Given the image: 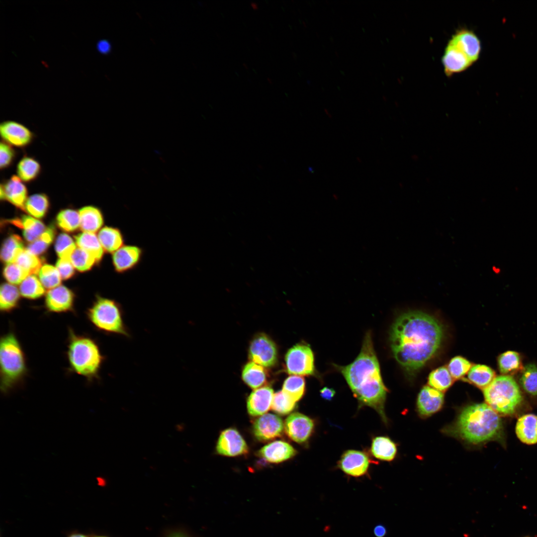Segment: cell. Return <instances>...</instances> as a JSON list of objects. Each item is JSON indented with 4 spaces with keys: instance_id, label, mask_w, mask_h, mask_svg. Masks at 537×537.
<instances>
[{
    "instance_id": "cell-1",
    "label": "cell",
    "mask_w": 537,
    "mask_h": 537,
    "mask_svg": "<svg viewBox=\"0 0 537 537\" xmlns=\"http://www.w3.org/2000/svg\"><path fill=\"white\" fill-rule=\"evenodd\" d=\"M443 330L433 317L420 311L405 313L397 318L390 333L392 351L397 361L409 373L423 367L436 354Z\"/></svg>"
},
{
    "instance_id": "cell-18",
    "label": "cell",
    "mask_w": 537,
    "mask_h": 537,
    "mask_svg": "<svg viewBox=\"0 0 537 537\" xmlns=\"http://www.w3.org/2000/svg\"><path fill=\"white\" fill-rule=\"evenodd\" d=\"M448 43L459 49L472 63L478 59L481 51L480 42L473 32L461 29L452 36Z\"/></svg>"
},
{
    "instance_id": "cell-45",
    "label": "cell",
    "mask_w": 537,
    "mask_h": 537,
    "mask_svg": "<svg viewBox=\"0 0 537 537\" xmlns=\"http://www.w3.org/2000/svg\"><path fill=\"white\" fill-rule=\"evenodd\" d=\"M70 261L74 267L80 271L90 269L96 262L93 256L79 247L77 248L72 255Z\"/></svg>"
},
{
    "instance_id": "cell-30",
    "label": "cell",
    "mask_w": 537,
    "mask_h": 537,
    "mask_svg": "<svg viewBox=\"0 0 537 537\" xmlns=\"http://www.w3.org/2000/svg\"><path fill=\"white\" fill-rule=\"evenodd\" d=\"M467 374L469 382L483 390L496 377L495 373L491 368L479 364L472 366Z\"/></svg>"
},
{
    "instance_id": "cell-7",
    "label": "cell",
    "mask_w": 537,
    "mask_h": 537,
    "mask_svg": "<svg viewBox=\"0 0 537 537\" xmlns=\"http://www.w3.org/2000/svg\"><path fill=\"white\" fill-rule=\"evenodd\" d=\"M483 394L486 403L498 414L503 415L513 414L523 399L516 380L507 375L496 377L483 389Z\"/></svg>"
},
{
    "instance_id": "cell-24",
    "label": "cell",
    "mask_w": 537,
    "mask_h": 537,
    "mask_svg": "<svg viewBox=\"0 0 537 537\" xmlns=\"http://www.w3.org/2000/svg\"><path fill=\"white\" fill-rule=\"evenodd\" d=\"M80 228L83 232L95 233L103 224V217L100 210L92 206H85L79 211Z\"/></svg>"
},
{
    "instance_id": "cell-52",
    "label": "cell",
    "mask_w": 537,
    "mask_h": 537,
    "mask_svg": "<svg viewBox=\"0 0 537 537\" xmlns=\"http://www.w3.org/2000/svg\"><path fill=\"white\" fill-rule=\"evenodd\" d=\"M97 49L102 54H107L111 50V45L106 40H99L97 43Z\"/></svg>"
},
{
    "instance_id": "cell-25",
    "label": "cell",
    "mask_w": 537,
    "mask_h": 537,
    "mask_svg": "<svg viewBox=\"0 0 537 537\" xmlns=\"http://www.w3.org/2000/svg\"><path fill=\"white\" fill-rule=\"evenodd\" d=\"M97 237L104 251L107 253L113 254L125 245L124 235L116 227L102 228L99 231Z\"/></svg>"
},
{
    "instance_id": "cell-32",
    "label": "cell",
    "mask_w": 537,
    "mask_h": 537,
    "mask_svg": "<svg viewBox=\"0 0 537 537\" xmlns=\"http://www.w3.org/2000/svg\"><path fill=\"white\" fill-rule=\"evenodd\" d=\"M41 170V165L36 160L31 157L24 156L17 165V176L23 182H29L39 176Z\"/></svg>"
},
{
    "instance_id": "cell-29",
    "label": "cell",
    "mask_w": 537,
    "mask_h": 537,
    "mask_svg": "<svg viewBox=\"0 0 537 537\" xmlns=\"http://www.w3.org/2000/svg\"><path fill=\"white\" fill-rule=\"evenodd\" d=\"M25 250L23 242L17 235L13 234L3 242L0 252L1 260L6 264L14 263Z\"/></svg>"
},
{
    "instance_id": "cell-9",
    "label": "cell",
    "mask_w": 537,
    "mask_h": 537,
    "mask_svg": "<svg viewBox=\"0 0 537 537\" xmlns=\"http://www.w3.org/2000/svg\"><path fill=\"white\" fill-rule=\"evenodd\" d=\"M251 361L262 366L270 367L277 362V352L274 342L266 335H257L252 340L249 349Z\"/></svg>"
},
{
    "instance_id": "cell-35",
    "label": "cell",
    "mask_w": 537,
    "mask_h": 537,
    "mask_svg": "<svg viewBox=\"0 0 537 537\" xmlns=\"http://www.w3.org/2000/svg\"><path fill=\"white\" fill-rule=\"evenodd\" d=\"M49 206L48 196L44 193H37L27 198L25 211L35 218H41L46 214Z\"/></svg>"
},
{
    "instance_id": "cell-13",
    "label": "cell",
    "mask_w": 537,
    "mask_h": 537,
    "mask_svg": "<svg viewBox=\"0 0 537 537\" xmlns=\"http://www.w3.org/2000/svg\"><path fill=\"white\" fill-rule=\"evenodd\" d=\"M143 252L142 248L136 245H123L112 255L115 271L124 273L135 269L142 261Z\"/></svg>"
},
{
    "instance_id": "cell-41",
    "label": "cell",
    "mask_w": 537,
    "mask_h": 537,
    "mask_svg": "<svg viewBox=\"0 0 537 537\" xmlns=\"http://www.w3.org/2000/svg\"><path fill=\"white\" fill-rule=\"evenodd\" d=\"M39 279L45 288L51 289L60 285L61 277L56 267L45 264L38 273Z\"/></svg>"
},
{
    "instance_id": "cell-50",
    "label": "cell",
    "mask_w": 537,
    "mask_h": 537,
    "mask_svg": "<svg viewBox=\"0 0 537 537\" xmlns=\"http://www.w3.org/2000/svg\"><path fill=\"white\" fill-rule=\"evenodd\" d=\"M56 268L63 279L70 278L74 273L75 268L70 260L59 259L56 263Z\"/></svg>"
},
{
    "instance_id": "cell-20",
    "label": "cell",
    "mask_w": 537,
    "mask_h": 537,
    "mask_svg": "<svg viewBox=\"0 0 537 537\" xmlns=\"http://www.w3.org/2000/svg\"><path fill=\"white\" fill-rule=\"evenodd\" d=\"M297 454V451L289 444L282 441H276L265 446L257 452L259 457L266 461L278 463L290 459Z\"/></svg>"
},
{
    "instance_id": "cell-14",
    "label": "cell",
    "mask_w": 537,
    "mask_h": 537,
    "mask_svg": "<svg viewBox=\"0 0 537 537\" xmlns=\"http://www.w3.org/2000/svg\"><path fill=\"white\" fill-rule=\"evenodd\" d=\"M372 461L364 452L348 450L342 455L338 466L346 474L355 477L364 475Z\"/></svg>"
},
{
    "instance_id": "cell-28",
    "label": "cell",
    "mask_w": 537,
    "mask_h": 537,
    "mask_svg": "<svg viewBox=\"0 0 537 537\" xmlns=\"http://www.w3.org/2000/svg\"><path fill=\"white\" fill-rule=\"evenodd\" d=\"M74 237L76 245L79 248L93 256L96 262L101 260L104 251L95 233L83 232Z\"/></svg>"
},
{
    "instance_id": "cell-12",
    "label": "cell",
    "mask_w": 537,
    "mask_h": 537,
    "mask_svg": "<svg viewBox=\"0 0 537 537\" xmlns=\"http://www.w3.org/2000/svg\"><path fill=\"white\" fill-rule=\"evenodd\" d=\"M216 450L220 455L233 457L248 453L249 448L240 433L236 429L230 428L221 433Z\"/></svg>"
},
{
    "instance_id": "cell-46",
    "label": "cell",
    "mask_w": 537,
    "mask_h": 537,
    "mask_svg": "<svg viewBox=\"0 0 537 537\" xmlns=\"http://www.w3.org/2000/svg\"><path fill=\"white\" fill-rule=\"evenodd\" d=\"M77 249V245L72 238L65 233L60 234L55 244L56 252L60 259L70 260V258Z\"/></svg>"
},
{
    "instance_id": "cell-10",
    "label": "cell",
    "mask_w": 537,
    "mask_h": 537,
    "mask_svg": "<svg viewBox=\"0 0 537 537\" xmlns=\"http://www.w3.org/2000/svg\"><path fill=\"white\" fill-rule=\"evenodd\" d=\"M284 427L286 434L291 440L302 444L306 443L312 436L315 424L311 418L296 412L287 417Z\"/></svg>"
},
{
    "instance_id": "cell-34",
    "label": "cell",
    "mask_w": 537,
    "mask_h": 537,
    "mask_svg": "<svg viewBox=\"0 0 537 537\" xmlns=\"http://www.w3.org/2000/svg\"><path fill=\"white\" fill-rule=\"evenodd\" d=\"M499 370L503 375H510L523 369L520 354L508 351L501 354L498 358Z\"/></svg>"
},
{
    "instance_id": "cell-40",
    "label": "cell",
    "mask_w": 537,
    "mask_h": 537,
    "mask_svg": "<svg viewBox=\"0 0 537 537\" xmlns=\"http://www.w3.org/2000/svg\"><path fill=\"white\" fill-rule=\"evenodd\" d=\"M57 223L59 227L67 232H72L80 227L79 213L71 209L61 210L58 214Z\"/></svg>"
},
{
    "instance_id": "cell-43",
    "label": "cell",
    "mask_w": 537,
    "mask_h": 537,
    "mask_svg": "<svg viewBox=\"0 0 537 537\" xmlns=\"http://www.w3.org/2000/svg\"><path fill=\"white\" fill-rule=\"evenodd\" d=\"M15 263L31 274H37L42 267V261L37 256L25 249L18 257Z\"/></svg>"
},
{
    "instance_id": "cell-21",
    "label": "cell",
    "mask_w": 537,
    "mask_h": 537,
    "mask_svg": "<svg viewBox=\"0 0 537 537\" xmlns=\"http://www.w3.org/2000/svg\"><path fill=\"white\" fill-rule=\"evenodd\" d=\"M273 395V389L268 386L262 387L253 391L247 399L248 413L255 417L265 414L271 408Z\"/></svg>"
},
{
    "instance_id": "cell-55",
    "label": "cell",
    "mask_w": 537,
    "mask_h": 537,
    "mask_svg": "<svg viewBox=\"0 0 537 537\" xmlns=\"http://www.w3.org/2000/svg\"><path fill=\"white\" fill-rule=\"evenodd\" d=\"M67 537H92V536H89L88 535L83 533L75 532L69 534Z\"/></svg>"
},
{
    "instance_id": "cell-19",
    "label": "cell",
    "mask_w": 537,
    "mask_h": 537,
    "mask_svg": "<svg viewBox=\"0 0 537 537\" xmlns=\"http://www.w3.org/2000/svg\"><path fill=\"white\" fill-rule=\"evenodd\" d=\"M444 401L443 393L430 386H424L419 393L417 408L419 414L429 417L439 411Z\"/></svg>"
},
{
    "instance_id": "cell-6",
    "label": "cell",
    "mask_w": 537,
    "mask_h": 537,
    "mask_svg": "<svg viewBox=\"0 0 537 537\" xmlns=\"http://www.w3.org/2000/svg\"><path fill=\"white\" fill-rule=\"evenodd\" d=\"M87 318L95 328L104 333L131 337L123 318V310L116 300L97 296L86 313Z\"/></svg>"
},
{
    "instance_id": "cell-53",
    "label": "cell",
    "mask_w": 537,
    "mask_h": 537,
    "mask_svg": "<svg viewBox=\"0 0 537 537\" xmlns=\"http://www.w3.org/2000/svg\"><path fill=\"white\" fill-rule=\"evenodd\" d=\"M320 393L322 398L328 401L331 400L335 394V391L333 389L327 387L322 388Z\"/></svg>"
},
{
    "instance_id": "cell-49",
    "label": "cell",
    "mask_w": 537,
    "mask_h": 537,
    "mask_svg": "<svg viewBox=\"0 0 537 537\" xmlns=\"http://www.w3.org/2000/svg\"><path fill=\"white\" fill-rule=\"evenodd\" d=\"M15 156V152L9 144L3 141L0 144V167L4 169L9 167L12 163Z\"/></svg>"
},
{
    "instance_id": "cell-54",
    "label": "cell",
    "mask_w": 537,
    "mask_h": 537,
    "mask_svg": "<svg viewBox=\"0 0 537 537\" xmlns=\"http://www.w3.org/2000/svg\"><path fill=\"white\" fill-rule=\"evenodd\" d=\"M373 533L376 537H383L386 534V529L382 525H378L374 528Z\"/></svg>"
},
{
    "instance_id": "cell-23",
    "label": "cell",
    "mask_w": 537,
    "mask_h": 537,
    "mask_svg": "<svg viewBox=\"0 0 537 537\" xmlns=\"http://www.w3.org/2000/svg\"><path fill=\"white\" fill-rule=\"evenodd\" d=\"M515 431L518 438L527 445L537 443V415L527 414L517 420Z\"/></svg>"
},
{
    "instance_id": "cell-48",
    "label": "cell",
    "mask_w": 537,
    "mask_h": 537,
    "mask_svg": "<svg viewBox=\"0 0 537 537\" xmlns=\"http://www.w3.org/2000/svg\"><path fill=\"white\" fill-rule=\"evenodd\" d=\"M6 280L12 284H20L30 274L16 263L6 264L3 271Z\"/></svg>"
},
{
    "instance_id": "cell-2",
    "label": "cell",
    "mask_w": 537,
    "mask_h": 537,
    "mask_svg": "<svg viewBox=\"0 0 537 537\" xmlns=\"http://www.w3.org/2000/svg\"><path fill=\"white\" fill-rule=\"evenodd\" d=\"M336 367L358 401L376 410L387 423L384 404L387 389L382 381L369 332L366 334L360 352L354 361L346 366Z\"/></svg>"
},
{
    "instance_id": "cell-27",
    "label": "cell",
    "mask_w": 537,
    "mask_h": 537,
    "mask_svg": "<svg viewBox=\"0 0 537 537\" xmlns=\"http://www.w3.org/2000/svg\"><path fill=\"white\" fill-rule=\"evenodd\" d=\"M370 451L374 457L381 460L390 461L396 455L397 447L390 438L379 436L372 440Z\"/></svg>"
},
{
    "instance_id": "cell-47",
    "label": "cell",
    "mask_w": 537,
    "mask_h": 537,
    "mask_svg": "<svg viewBox=\"0 0 537 537\" xmlns=\"http://www.w3.org/2000/svg\"><path fill=\"white\" fill-rule=\"evenodd\" d=\"M471 363L465 358L457 356L449 361L448 369L453 379H460L468 373L471 367Z\"/></svg>"
},
{
    "instance_id": "cell-31",
    "label": "cell",
    "mask_w": 537,
    "mask_h": 537,
    "mask_svg": "<svg viewBox=\"0 0 537 537\" xmlns=\"http://www.w3.org/2000/svg\"><path fill=\"white\" fill-rule=\"evenodd\" d=\"M242 379L251 388L257 389L266 382L267 374L263 366L250 361L244 367Z\"/></svg>"
},
{
    "instance_id": "cell-33",
    "label": "cell",
    "mask_w": 537,
    "mask_h": 537,
    "mask_svg": "<svg viewBox=\"0 0 537 537\" xmlns=\"http://www.w3.org/2000/svg\"><path fill=\"white\" fill-rule=\"evenodd\" d=\"M19 290L13 284L3 283L0 289V310L3 313H8L14 310L18 305Z\"/></svg>"
},
{
    "instance_id": "cell-15",
    "label": "cell",
    "mask_w": 537,
    "mask_h": 537,
    "mask_svg": "<svg viewBox=\"0 0 537 537\" xmlns=\"http://www.w3.org/2000/svg\"><path fill=\"white\" fill-rule=\"evenodd\" d=\"M0 133L4 142L19 148L28 145L33 137L32 133L26 127L18 122L10 120L0 124Z\"/></svg>"
},
{
    "instance_id": "cell-16",
    "label": "cell",
    "mask_w": 537,
    "mask_h": 537,
    "mask_svg": "<svg viewBox=\"0 0 537 537\" xmlns=\"http://www.w3.org/2000/svg\"><path fill=\"white\" fill-rule=\"evenodd\" d=\"M74 294L63 285L49 289L46 293L45 305L47 310L53 313H63L73 310Z\"/></svg>"
},
{
    "instance_id": "cell-42",
    "label": "cell",
    "mask_w": 537,
    "mask_h": 537,
    "mask_svg": "<svg viewBox=\"0 0 537 537\" xmlns=\"http://www.w3.org/2000/svg\"><path fill=\"white\" fill-rule=\"evenodd\" d=\"M522 387L528 393L537 395V366L534 364L527 365L522 370L520 378Z\"/></svg>"
},
{
    "instance_id": "cell-5",
    "label": "cell",
    "mask_w": 537,
    "mask_h": 537,
    "mask_svg": "<svg viewBox=\"0 0 537 537\" xmlns=\"http://www.w3.org/2000/svg\"><path fill=\"white\" fill-rule=\"evenodd\" d=\"M27 373L24 351L14 333L3 335L0 340V390L7 394L23 380Z\"/></svg>"
},
{
    "instance_id": "cell-44",
    "label": "cell",
    "mask_w": 537,
    "mask_h": 537,
    "mask_svg": "<svg viewBox=\"0 0 537 537\" xmlns=\"http://www.w3.org/2000/svg\"><path fill=\"white\" fill-rule=\"evenodd\" d=\"M296 403L282 391H279L274 394L271 408L277 414L284 415L294 409Z\"/></svg>"
},
{
    "instance_id": "cell-37",
    "label": "cell",
    "mask_w": 537,
    "mask_h": 537,
    "mask_svg": "<svg viewBox=\"0 0 537 537\" xmlns=\"http://www.w3.org/2000/svg\"><path fill=\"white\" fill-rule=\"evenodd\" d=\"M282 391L291 399L297 402L300 400L305 392V381L298 375H291L283 384Z\"/></svg>"
},
{
    "instance_id": "cell-56",
    "label": "cell",
    "mask_w": 537,
    "mask_h": 537,
    "mask_svg": "<svg viewBox=\"0 0 537 537\" xmlns=\"http://www.w3.org/2000/svg\"><path fill=\"white\" fill-rule=\"evenodd\" d=\"M92 537H109L106 536H102V535H94V536H92Z\"/></svg>"
},
{
    "instance_id": "cell-38",
    "label": "cell",
    "mask_w": 537,
    "mask_h": 537,
    "mask_svg": "<svg viewBox=\"0 0 537 537\" xmlns=\"http://www.w3.org/2000/svg\"><path fill=\"white\" fill-rule=\"evenodd\" d=\"M452 383L453 378L445 366L434 370L428 377L429 386L441 392L448 389Z\"/></svg>"
},
{
    "instance_id": "cell-51",
    "label": "cell",
    "mask_w": 537,
    "mask_h": 537,
    "mask_svg": "<svg viewBox=\"0 0 537 537\" xmlns=\"http://www.w3.org/2000/svg\"><path fill=\"white\" fill-rule=\"evenodd\" d=\"M163 537H195L187 531L179 529H171L166 531Z\"/></svg>"
},
{
    "instance_id": "cell-8",
    "label": "cell",
    "mask_w": 537,
    "mask_h": 537,
    "mask_svg": "<svg viewBox=\"0 0 537 537\" xmlns=\"http://www.w3.org/2000/svg\"><path fill=\"white\" fill-rule=\"evenodd\" d=\"M285 362L286 371L290 374L315 375L314 353L306 343H299L291 348L285 355Z\"/></svg>"
},
{
    "instance_id": "cell-26",
    "label": "cell",
    "mask_w": 537,
    "mask_h": 537,
    "mask_svg": "<svg viewBox=\"0 0 537 537\" xmlns=\"http://www.w3.org/2000/svg\"><path fill=\"white\" fill-rule=\"evenodd\" d=\"M15 226L22 229L24 239L32 243L45 231V225L38 219L29 215H23L20 219L11 220Z\"/></svg>"
},
{
    "instance_id": "cell-4",
    "label": "cell",
    "mask_w": 537,
    "mask_h": 537,
    "mask_svg": "<svg viewBox=\"0 0 537 537\" xmlns=\"http://www.w3.org/2000/svg\"><path fill=\"white\" fill-rule=\"evenodd\" d=\"M68 334L66 355L71 370L89 380L97 378L104 359L97 342L71 328Z\"/></svg>"
},
{
    "instance_id": "cell-39",
    "label": "cell",
    "mask_w": 537,
    "mask_h": 537,
    "mask_svg": "<svg viewBox=\"0 0 537 537\" xmlns=\"http://www.w3.org/2000/svg\"><path fill=\"white\" fill-rule=\"evenodd\" d=\"M55 228L50 225L35 241L31 243L25 249L33 255L38 256L44 253L52 242L55 235Z\"/></svg>"
},
{
    "instance_id": "cell-3",
    "label": "cell",
    "mask_w": 537,
    "mask_h": 537,
    "mask_svg": "<svg viewBox=\"0 0 537 537\" xmlns=\"http://www.w3.org/2000/svg\"><path fill=\"white\" fill-rule=\"evenodd\" d=\"M502 423L499 414L487 403L464 407L445 433L464 442L479 445L500 438Z\"/></svg>"
},
{
    "instance_id": "cell-11",
    "label": "cell",
    "mask_w": 537,
    "mask_h": 537,
    "mask_svg": "<svg viewBox=\"0 0 537 537\" xmlns=\"http://www.w3.org/2000/svg\"><path fill=\"white\" fill-rule=\"evenodd\" d=\"M284 430L282 419L275 414L268 413L257 419L253 425V433L260 442H266L281 437Z\"/></svg>"
},
{
    "instance_id": "cell-22",
    "label": "cell",
    "mask_w": 537,
    "mask_h": 537,
    "mask_svg": "<svg viewBox=\"0 0 537 537\" xmlns=\"http://www.w3.org/2000/svg\"><path fill=\"white\" fill-rule=\"evenodd\" d=\"M442 63L447 76L462 72L472 64L462 52L449 43L443 56Z\"/></svg>"
},
{
    "instance_id": "cell-36",
    "label": "cell",
    "mask_w": 537,
    "mask_h": 537,
    "mask_svg": "<svg viewBox=\"0 0 537 537\" xmlns=\"http://www.w3.org/2000/svg\"><path fill=\"white\" fill-rule=\"evenodd\" d=\"M19 292L24 298L35 299L41 297L45 293V288L40 280L34 274L26 277L20 284Z\"/></svg>"
},
{
    "instance_id": "cell-17",
    "label": "cell",
    "mask_w": 537,
    "mask_h": 537,
    "mask_svg": "<svg viewBox=\"0 0 537 537\" xmlns=\"http://www.w3.org/2000/svg\"><path fill=\"white\" fill-rule=\"evenodd\" d=\"M0 190L1 199H6L25 211L28 191L25 185L17 175L12 176L5 183H1Z\"/></svg>"
}]
</instances>
